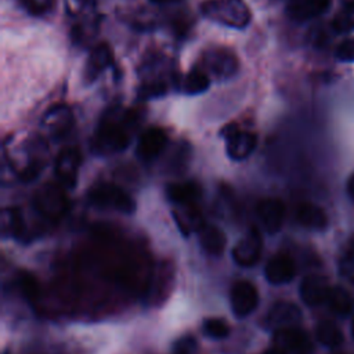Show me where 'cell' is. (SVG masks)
I'll return each instance as SVG.
<instances>
[{"mask_svg": "<svg viewBox=\"0 0 354 354\" xmlns=\"http://www.w3.org/2000/svg\"><path fill=\"white\" fill-rule=\"evenodd\" d=\"M167 142L166 133L159 127L147 129L137 144V153L144 160H151L156 158L165 148Z\"/></svg>", "mask_w": 354, "mask_h": 354, "instance_id": "14", "label": "cell"}, {"mask_svg": "<svg viewBox=\"0 0 354 354\" xmlns=\"http://www.w3.org/2000/svg\"><path fill=\"white\" fill-rule=\"evenodd\" d=\"M295 263L292 257L285 253L272 256L266 266V278L268 279V282L275 285L289 282L295 277Z\"/></svg>", "mask_w": 354, "mask_h": 354, "instance_id": "15", "label": "cell"}, {"mask_svg": "<svg viewBox=\"0 0 354 354\" xmlns=\"http://www.w3.org/2000/svg\"><path fill=\"white\" fill-rule=\"evenodd\" d=\"M61 184H46L35 195L36 209L47 218L55 220L64 216L68 207V199Z\"/></svg>", "mask_w": 354, "mask_h": 354, "instance_id": "3", "label": "cell"}, {"mask_svg": "<svg viewBox=\"0 0 354 354\" xmlns=\"http://www.w3.org/2000/svg\"><path fill=\"white\" fill-rule=\"evenodd\" d=\"M300 319H301V313L299 307L288 301H279L270 308L266 322L268 326L281 329V328L295 326Z\"/></svg>", "mask_w": 354, "mask_h": 354, "instance_id": "16", "label": "cell"}, {"mask_svg": "<svg viewBox=\"0 0 354 354\" xmlns=\"http://www.w3.org/2000/svg\"><path fill=\"white\" fill-rule=\"evenodd\" d=\"M227 142V153L234 160L246 159L256 148L257 137L250 131L239 130L235 124H230L223 130Z\"/></svg>", "mask_w": 354, "mask_h": 354, "instance_id": "5", "label": "cell"}, {"mask_svg": "<svg viewBox=\"0 0 354 354\" xmlns=\"http://www.w3.org/2000/svg\"><path fill=\"white\" fill-rule=\"evenodd\" d=\"M19 286H21L24 296L26 299H29L30 301H33L39 297V283L30 274H26V272L21 274Z\"/></svg>", "mask_w": 354, "mask_h": 354, "instance_id": "30", "label": "cell"}, {"mask_svg": "<svg viewBox=\"0 0 354 354\" xmlns=\"http://www.w3.org/2000/svg\"><path fill=\"white\" fill-rule=\"evenodd\" d=\"M347 191H348V195L354 199V173L350 176L348 178V183H347Z\"/></svg>", "mask_w": 354, "mask_h": 354, "instance_id": "35", "label": "cell"}, {"mask_svg": "<svg viewBox=\"0 0 354 354\" xmlns=\"http://www.w3.org/2000/svg\"><path fill=\"white\" fill-rule=\"evenodd\" d=\"M336 57L343 62H354V39L343 40L336 48Z\"/></svg>", "mask_w": 354, "mask_h": 354, "instance_id": "32", "label": "cell"}, {"mask_svg": "<svg viewBox=\"0 0 354 354\" xmlns=\"http://www.w3.org/2000/svg\"><path fill=\"white\" fill-rule=\"evenodd\" d=\"M296 218L301 225L314 230H322L328 223L325 212L313 203H301L297 207Z\"/></svg>", "mask_w": 354, "mask_h": 354, "instance_id": "20", "label": "cell"}, {"mask_svg": "<svg viewBox=\"0 0 354 354\" xmlns=\"http://www.w3.org/2000/svg\"><path fill=\"white\" fill-rule=\"evenodd\" d=\"M88 199L98 207H111L123 213L134 212V201L113 184H100L88 192Z\"/></svg>", "mask_w": 354, "mask_h": 354, "instance_id": "4", "label": "cell"}, {"mask_svg": "<svg viewBox=\"0 0 354 354\" xmlns=\"http://www.w3.org/2000/svg\"><path fill=\"white\" fill-rule=\"evenodd\" d=\"M167 196L171 202L180 206L194 205V202L201 196V189L194 183H176L167 187Z\"/></svg>", "mask_w": 354, "mask_h": 354, "instance_id": "21", "label": "cell"}, {"mask_svg": "<svg viewBox=\"0 0 354 354\" xmlns=\"http://www.w3.org/2000/svg\"><path fill=\"white\" fill-rule=\"evenodd\" d=\"M259 303V295L254 285L249 281H239L231 290V306L236 317L249 315Z\"/></svg>", "mask_w": 354, "mask_h": 354, "instance_id": "10", "label": "cell"}, {"mask_svg": "<svg viewBox=\"0 0 354 354\" xmlns=\"http://www.w3.org/2000/svg\"><path fill=\"white\" fill-rule=\"evenodd\" d=\"M351 335H353V337H354V319H353V322H351Z\"/></svg>", "mask_w": 354, "mask_h": 354, "instance_id": "38", "label": "cell"}, {"mask_svg": "<svg viewBox=\"0 0 354 354\" xmlns=\"http://www.w3.org/2000/svg\"><path fill=\"white\" fill-rule=\"evenodd\" d=\"M274 346L279 347L286 354H313V343L310 337L295 326L277 329L274 335Z\"/></svg>", "mask_w": 354, "mask_h": 354, "instance_id": "6", "label": "cell"}, {"mask_svg": "<svg viewBox=\"0 0 354 354\" xmlns=\"http://www.w3.org/2000/svg\"><path fill=\"white\" fill-rule=\"evenodd\" d=\"M21 6L35 17H43L53 11L55 7V0H19Z\"/></svg>", "mask_w": 354, "mask_h": 354, "instance_id": "28", "label": "cell"}, {"mask_svg": "<svg viewBox=\"0 0 354 354\" xmlns=\"http://www.w3.org/2000/svg\"><path fill=\"white\" fill-rule=\"evenodd\" d=\"M195 340L191 336H184L174 344L173 354H192L195 351Z\"/></svg>", "mask_w": 354, "mask_h": 354, "instance_id": "34", "label": "cell"}, {"mask_svg": "<svg viewBox=\"0 0 354 354\" xmlns=\"http://www.w3.org/2000/svg\"><path fill=\"white\" fill-rule=\"evenodd\" d=\"M3 234L21 236L24 232V218L17 207H6L1 212Z\"/></svg>", "mask_w": 354, "mask_h": 354, "instance_id": "25", "label": "cell"}, {"mask_svg": "<svg viewBox=\"0 0 354 354\" xmlns=\"http://www.w3.org/2000/svg\"><path fill=\"white\" fill-rule=\"evenodd\" d=\"M257 216L263 227L270 234H274L282 227L285 218V206L277 198H266L257 205Z\"/></svg>", "mask_w": 354, "mask_h": 354, "instance_id": "12", "label": "cell"}, {"mask_svg": "<svg viewBox=\"0 0 354 354\" xmlns=\"http://www.w3.org/2000/svg\"><path fill=\"white\" fill-rule=\"evenodd\" d=\"M332 0H289L286 14L290 19L304 22L324 14L330 7Z\"/></svg>", "mask_w": 354, "mask_h": 354, "instance_id": "11", "label": "cell"}, {"mask_svg": "<svg viewBox=\"0 0 354 354\" xmlns=\"http://www.w3.org/2000/svg\"><path fill=\"white\" fill-rule=\"evenodd\" d=\"M264 354H286L285 351H282L279 347H277V346H272L271 348H268Z\"/></svg>", "mask_w": 354, "mask_h": 354, "instance_id": "36", "label": "cell"}, {"mask_svg": "<svg viewBox=\"0 0 354 354\" xmlns=\"http://www.w3.org/2000/svg\"><path fill=\"white\" fill-rule=\"evenodd\" d=\"M44 126L50 130V133L55 137L65 134L72 124V115L69 109L64 105L54 106L44 116Z\"/></svg>", "mask_w": 354, "mask_h": 354, "instance_id": "19", "label": "cell"}, {"mask_svg": "<svg viewBox=\"0 0 354 354\" xmlns=\"http://www.w3.org/2000/svg\"><path fill=\"white\" fill-rule=\"evenodd\" d=\"M199 232L201 246L210 254H221L225 248V235L224 232L212 224H203Z\"/></svg>", "mask_w": 354, "mask_h": 354, "instance_id": "18", "label": "cell"}, {"mask_svg": "<svg viewBox=\"0 0 354 354\" xmlns=\"http://www.w3.org/2000/svg\"><path fill=\"white\" fill-rule=\"evenodd\" d=\"M332 26L339 33L354 30V0H347L337 11L332 21Z\"/></svg>", "mask_w": 354, "mask_h": 354, "instance_id": "26", "label": "cell"}, {"mask_svg": "<svg viewBox=\"0 0 354 354\" xmlns=\"http://www.w3.org/2000/svg\"><path fill=\"white\" fill-rule=\"evenodd\" d=\"M134 123V113L126 111L120 115L116 111L108 112L100 122L95 133V147L102 152L123 151L130 142L129 126Z\"/></svg>", "mask_w": 354, "mask_h": 354, "instance_id": "1", "label": "cell"}, {"mask_svg": "<svg viewBox=\"0 0 354 354\" xmlns=\"http://www.w3.org/2000/svg\"><path fill=\"white\" fill-rule=\"evenodd\" d=\"M203 329L206 335L214 337V339H221L225 337L230 333V326L224 319L220 318H209L203 324Z\"/></svg>", "mask_w": 354, "mask_h": 354, "instance_id": "29", "label": "cell"}, {"mask_svg": "<svg viewBox=\"0 0 354 354\" xmlns=\"http://www.w3.org/2000/svg\"><path fill=\"white\" fill-rule=\"evenodd\" d=\"M181 212H174V220L181 228L184 234H189L191 231H199L201 227L205 224L201 213L194 207V205H185Z\"/></svg>", "mask_w": 354, "mask_h": 354, "instance_id": "22", "label": "cell"}, {"mask_svg": "<svg viewBox=\"0 0 354 354\" xmlns=\"http://www.w3.org/2000/svg\"><path fill=\"white\" fill-rule=\"evenodd\" d=\"M202 12L225 25L243 28L250 19V12L242 0H209L203 3Z\"/></svg>", "mask_w": 354, "mask_h": 354, "instance_id": "2", "label": "cell"}, {"mask_svg": "<svg viewBox=\"0 0 354 354\" xmlns=\"http://www.w3.org/2000/svg\"><path fill=\"white\" fill-rule=\"evenodd\" d=\"M205 68L217 77H230L238 69V61L232 51L224 47L209 48L202 57Z\"/></svg>", "mask_w": 354, "mask_h": 354, "instance_id": "8", "label": "cell"}, {"mask_svg": "<svg viewBox=\"0 0 354 354\" xmlns=\"http://www.w3.org/2000/svg\"><path fill=\"white\" fill-rule=\"evenodd\" d=\"M113 61L112 57V51L109 48L108 44L101 43L98 46H95L86 62V68H84V79L87 83L94 82L100 73H102Z\"/></svg>", "mask_w": 354, "mask_h": 354, "instance_id": "17", "label": "cell"}, {"mask_svg": "<svg viewBox=\"0 0 354 354\" xmlns=\"http://www.w3.org/2000/svg\"><path fill=\"white\" fill-rule=\"evenodd\" d=\"M167 91V86L160 80H153L149 83H145L140 87V95L142 98H152V97H160Z\"/></svg>", "mask_w": 354, "mask_h": 354, "instance_id": "31", "label": "cell"}, {"mask_svg": "<svg viewBox=\"0 0 354 354\" xmlns=\"http://www.w3.org/2000/svg\"><path fill=\"white\" fill-rule=\"evenodd\" d=\"M326 301H328L329 307L332 308V311H335L336 314H340V315L348 314L354 306V300H353V296L350 295V292L340 286L330 288Z\"/></svg>", "mask_w": 354, "mask_h": 354, "instance_id": "23", "label": "cell"}, {"mask_svg": "<svg viewBox=\"0 0 354 354\" xmlns=\"http://www.w3.org/2000/svg\"><path fill=\"white\" fill-rule=\"evenodd\" d=\"M329 290L330 288L328 279L318 274L307 275L300 285V296L308 306H318L326 301Z\"/></svg>", "mask_w": 354, "mask_h": 354, "instance_id": "13", "label": "cell"}, {"mask_svg": "<svg viewBox=\"0 0 354 354\" xmlns=\"http://www.w3.org/2000/svg\"><path fill=\"white\" fill-rule=\"evenodd\" d=\"M209 84H210V79H209L207 72L202 68H195L185 76L184 90H185V93L194 95V94H199V93H203L205 90H207Z\"/></svg>", "mask_w": 354, "mask_h": 354, "instance_id": "27", "label": "cell"}, {"mask_svg": "<svg viewBox=\"0 0 354 354\" xmlns=\"http://www.w3.org/2000/svg\"><path fill=\"white\" fill-rule=\"evenodd\" d=\"M153 3H159V4H170V3H177L180 0H151Z\"/></svg>", "mask_w": 354, "mask_h": 354, "instance_id": "37", "label": "cell"}, {"mask_svg": "<svg viewBox=\"0 0 354 354\" xmlns=\"http://www.w3.org/2000/svg\"><path fill=\"white\" fill-rule=\"evenodd\" d=\"M263 241L257 230H250L232 249V257L242 267L254 266L261 254Z\"/></svg>", "mask_w": 354, "mask_h": 354, "instance_id": "9", "label": "cell"}, {"mask_svg": "<svg viewBox=\"0 0 354 354\" xmlns=\"http://www.w3.org/2000/svg\"><path fill=\"white\" fill-rule=\"evenodd\" d=\"M339 268L343 277H346L347 279H350L351 282H354V249L347 252L340 263H339Z\"/></svg>", "mask_w": 354, "mask_h": 354, "instance_id": "33", "label": "cell"}, {"mask_svg": "<svg viewBox=\"0 0 354 354\" xmlns=\"http://www.w3.org/2000/svg\"><path fill=\"white\" fill-rule=\"evenodd\" d=\"M317 339L321 344L328 347H337L343 342V333L332 321H321L317 325Z\"/></svg>", "mask_w": 354, "mask_h": 354, "instance_id": "24", "label": "cell"}, {"mask_svg": "<svg viewBox=\"0 0 354 354\" xmlns=\"http://www.w3.org/2000/svg\"><path fill=\"white\" fill-rule=\"evenodd\" d=\"M80 152L77 148H64L55 159V176L58 183L65 188H73L77 180L80 166Z\"/></svg>", "mask_w": 354, "mask_h": 354, "instance_id": "7", "label": "cell"}]
</instances>
